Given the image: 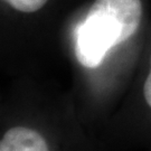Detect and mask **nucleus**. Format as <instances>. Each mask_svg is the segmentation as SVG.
Returning <instances> with one entry per match:
<instances>
[{"label": "nucleus", "instance_id": "f03ea898", "mask_svg": "<svg viewBox=\"0 0 151 151\" xmlns=\"http://www.w3.org/2000/svg\"><path fill=\"white\" fill-rule=\"evenodd\" d=\"M0 151H105L70 91L40 77H15L1 95Z\"/></svg>", "mask_w": 151, "mask_h": 151}, {"label": "nucleus", "instance_id": "7ed1b4c3", "mask_svg": "<svg viewBox=\"0 0 151 151\" xmlns=\"http://www.w3.org/2000/svg\"><path fill=\"white\" fill-rule=\"evenodd\" d=\"M99 140L105 151H151V30L133 81Z\"/></svg>", "mask_w": 151, "mask_h": 151}, {"label": "nucleus", "instance_id": "f257e3e1", "mask_svg": "<svg viewBox=\"0 0 151 151\" xmlns=\"http://www.w3.org/2000/svg\"><path fill=\"white\" fill-rule=\"evenodd\" d=\"M150 30L147 0H91L60 28L57 56L70 70L68 91L97 138L133 81Z\"/></svg>", "mask_w": 151, "mask_h": 151}]
</instances>
